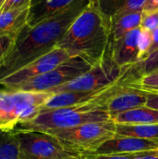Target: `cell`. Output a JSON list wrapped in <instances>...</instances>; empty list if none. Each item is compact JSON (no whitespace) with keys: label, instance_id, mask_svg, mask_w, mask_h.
<instances>
[{"label":"cell","instance_id":"cell-29","mask_svg":"<svg viewBox=\"0 0 158 159\" xmlns=\"http://www.w3.org/2000/svg\"><path fill=\"white\" fill-rule=\"evenodd\" d=\"M156 49H158V28L152 32V45H151V48L149 49L148 56L150 54H152L153 52H155Z\"/></svg>","mask_w":158,"mask_h":159},{"label":"cell","instance_id":"cell-34","mask_svg":"<svg viewBox=\"0 0 158 159\" xmlns=\"http://www.w3.org/2000/svg\"><path fill=\"white\" fill-rule=\"evenodd\" d=\"M157 153H158V151H157Z\"/></svg>","mask_w":158,"mask_h":159},{"label":"cell","instance_id":"cell-23","mask_svg":"<svg viewBox=\"0 0 158 159\" xmlns=\"http://www.w3.org/2000/svg\"><path fill=\"white\" fill-rule=\"evenodd\" d=\"M151 45H152V32L148 31V30L142 29L140 37H139L140 61H142L143 60H145L147 58Z\"/></svg>","mask_w":158,"mask_h":159},{"label":"cell","instance_id":"cell-5","mask_svg":"<svg viewBox=\"0 0 158 159\" xmlns=\"http://www.w3.org/2000/svg\"><path fill=\"white\" fill-rule=\"evenodd\" d=\"M66 147L83 155L91 154L115 135V122L111 120L83 124L51 134Z\"/></svg>","mask_w":158,"mask_h":159},{"label":"cell","instance_id":"cell-2","mask_svg":"<svg viewBox=\"0 0 158 159\" xmlns=\"http://www.w3.org/2000/svg\"><path fill=\"white\" fill-rule=\"evenodd\" d=\"M138 79L139 76L132 65L119 80L109 86L95 99L70 107L40 111L34 119L19 125L14 130H33L51 134L55 131L74 128L87 123L111 120L107 111L109 100L125 85Z\"/></svg>","mask_w":158,"mask_h":159},{"label":"cell","instance_id":"cell-15","mask_svg":"<svg viewBox=\"0 0 158 159\" xmlns=\"http://www.w3.org/2000/svg\"><path fill=\"white\" fill-rule=\"evenodd\" d=\"M107 88L96 91H64L55 93L45 102V104L41 107L40 111L70 107L89 102L100 96Z\"/></svg>","mask_w":158,"mask_h":159},{"label":"cell","instance_id":"cell-3","mask_svg":"<svg viewBox=\"0 0 158 159\" xmlns=\"http://www.w3.org/2000/svg\"><path fill=\"white\" fill-rule=\"evenodd\" d=\"M110 27L96 0H90L56 48L68 50L74 56H85L94 62L102 60L109 50Z\"/></svg>","mask_w":158,"mask_h":159},{"label":"cell","instance_id":"cell-8","mask_svg":"<svg viewBox=\"0 0 158 159\" xmlns=\"http://www.w3.org/2000/svg\"><path fill=\"white\" fill-rule=\"evenodd\" d=\"M95 63L85 56H74L53 70L22 83L14 90L48 92L85 74Z\"/></svg>","mask_w":158,"mask_h":159},{"label":"cell","instance_id":"cell-25","mask_svg":"<svg viewBox=\"0 0 158 159\" xmlns=\"http://www.w3.org/2000/svg\"><path fill=\"white\" fill-rule=\"evenodd\" d=\"M139 153L134 154H116V155H85V159H137Z\"/></svg>","mask_w":158,"mask_h":159},{"label":"cell","instance_id":"cell-10","mask_svg":"<svg viewBox=\"0 0 158 159\" xmlns=\"http://www.w3.org/2000/svg\"><path fill=\"white\" fill-rule=\"evenodd\" d=\"M149 151H158V140L115 135V137L102 143L91 155L136 154Z\"/></svg>","mask_w":158,"mask_h":159},{"label":"cell","instance_id":"cell-14","mask_svg":"<svg viewBox=\"0 0 158 159\" xmlns=\"http://www.w3.org/2000/svg\"><path fill=\"white\" fill-rule=\"evenodd\" d=\"M30 5L0 12V36L17 37L20 34L28 24Z\"/></svg>","mask_w":158,"mask_h":159},{"label":"cell","instance_id":"cell-12","mask_svg":"<svg viewBox=\"0 0 158 159\" xmlns=\"http://www.w3.org/2000/svg\"><path fill=\"white\" fill-rule=\"evenodd\" d=\"M135 81L125 85L108 102L107 111L113 120L121 113L144 106L147 102L148 92L133 85Z\"/></svg>","mask_w":158,"mask_h":159},{"label":"cell","instance_id":"cell-18","mask_svg":"<svg viewBox=\"0 0 158 159\" xmlns=\"http://www.w3.org/2000/svg\"><path fill=\"white\" fill-rule=\"evenodd\" d=\"M113 121L120 124H158V110L144 105L121 113Z\"/></svg>","mask_w":158,"mask_h":159},{"label":"cell","instance_id":"cell-27","mask_svg":"<svg viewBox=\"0 0 158 159\" xmlns=\"http://www.w3.org/2000/svg\"><path fill=\"white\" fill-rule=\"evenodd\" d=\"M32 0H5L4 4L0 8V12H4L7 10H10L13 8L21 7L26 5H30Z\"/></svg>","mask_w":158,"mask_h":159},{"label":"cell","instance_id":"cell-16","mask_svg":"<svg viewBox=\"0 0 158 159\" xmlns=\"http://www.w3.org/2000/svg\"><path fill=\"white\" fill-rule=\"evenodd\" d=\"M146 0H96L109 27L115 18L134 11H142Z\"/></svg>","mask_w":158,"mask_h":159},{"label":"cell","instance_id":"cell-17","mask_svg":"<svg viewBox=\"0 0 158 159\" xmlns=\"http://www.w3.org/2000/svg\"><path fill=\"white\" fill-rule=\"evenodd\" d=\"M142 11L129 12L121 15L112 20L110 26V45L120 39L129 32L141 27Z\"/></svg>","mask_w":158,"mask_h":159},{"label":"cell","instance_id":"cell-13","mask_svg":"<svg viewBox=\"0 0 158 159\" xmlns=\"http://www.w3.org/2000/svg\"><path fill=\"white\" fill-rule=\"evenodd\" d=\"M81 0H32L28 15V26L49 19L71 7Z\"/></svg>","mask_w":158,"mask_h":159},{"label":"cell","instance_id":"cell-4","mask_svg":"<svg viewBox=\"0 0 158 159\" xmlns=\"http://www.w3.org/2000/svg\"><path fill=\"white\" fill-rule=\"evenodd\" d=\"M52 95L50 92L0 89V129L13 131L19 125L34 119Z\"/></svg>","mask_w":158,"mask_h":159},{"label":"cell","instance_id":"cell-6","mask_svg":"<svg viewBox=\"0 0 158 159\" xmlns=\"http://www.w3.org/2000/svg\"><path fill=\"white\" fill-rule=\"evenodd\" d=\"M18 138L20 159H75L85 155L62 144L57 138L33 130H13Z\"/></svg>","mask_w":158,"mask_h":159},{"label":"cell","instance_id":"cell-19","mask_svg":"<svg viewBox=\"0 0 158 159\" xmlns=\"http://www.w3.org/2000/svg\"><path fill=\"white\" fill-rule=\"evenodd\" d=\"M115 135L146 140H158V124L115 123Z\"/></svg>","mask_w":158,"mask_h":159},{"label":"cell","instance_id":"cell-30","mask_svg":"<svg viewBox=\"0 0 158 159\" xmlns=\"http://www.w3.org/2000/svg\"><path fill=\"white\" fill-rule=\"evenodd\" d=\"M158 9V0H146L142 11H154Z\"/></svg>","mask_w":158,"mask_h":159},{"label":"cell","instance_id":"cell-24","mask_svg":"<svg viewBox=\"0 0 158 159\" xmlns=\"http://www.w3.org/2000/svg\"><path fill=\"white\" fill-rule=\"evenodd\" d=\"M141 28L153 32L158 28V9L154 11H142Z\"/></svg>","mask_w":158,"mask_h":159},{"label":"cell","instance_id":"cell-21","mask_svg":"<svg viewBox=\"0 0 158 159\" xmlns=\"http://www.w3.org/2000/svg\"><path fill=\"white\" fill-rule=\"evenodd\" d=\"M134 69L140 78L144 75L158 71V49L150 54L145 60L134 64Z\"/></svg>","mask_w":158,"mask_h":159},{"label":"cell","instance_id":"cell-20","mask_svg":"<svg viewBox=\"0 0 158 159\" xmlns=\"http://www.w3.org/2000/svg\"><path fill=\"white\" fill-rule=\"evenodd\" d=\"M0 159H20L17 135L0 129Z\"/></svg>","mask_w":158,"mask_h":159},{"label":"cell","instance_id":"cell-26","mask_svg":"<svg viewBox=\"0 0 158 159\" xmlns=\"http://www.w3.org/2000/svg\"><path fill=\"white\" fill-rule=\"evenodd\" d=\"M16 38L17 37L0 36V63L7 55V53L10 51Z\"/></svg>","mask_w":158,"mask_h":159},{"label":"cell","instance_id":"cell-11","mask_svg":"<svg viewBox=\"0 0 158 159\" xmlns=\"http://www.w3.org/2000/svg\"><path fill=\"white\" fill-rule=\"evenodd\" d=\"M142 28H136L109 46L114 61L120 67L131 66L140 61L139 37Z\"/></svg>","mask_w":158,"mask_h":159},{"label":"cell","instance_id":"cell-22","mask_svg":"<svg viewBox=\"0 0 158 159\" xmlns=\"http://www.w3.org/2000/svg\"><path fill=\"white\" fill-rule=\"evenodd\" d=\"M133 85L146 92L158 93V71L142 75Z\"/></svg>","mask_w":158,"mask_h":159},{"label":"cell","instance_id":"cell-28","mask_svg":"<svg viewBox=\"0 0 158 159\" xmlns=\"http://www.w3.org/2000/svg\"><path fill=\"white\" fill-rule=\"evenodd\" d=\"M145 105L147 107H150V108L158 110V93L148 92L147 102H146V104Z\"/></svg>","mask_w":158,"mask_h":159},{"label":"cell","instance_id":"cell-33","mask_svg":"<svg viewBox=\"0 0 158 159\" xmlns=\"http://www.w3.org/2000/svg\"><path fill=\"white\" fill-rule=\"evenodd\" d=\"M75 159H85V156H84L83 157H81V158H75Z\"/></svg>","mask_w":158,"mask_h":159},{"label":"cell","instance_id":"cell-31","mask_svg":"<svg viewBox=\"0 0 158 159\" xmlns=\"http://www.w3.org/2000/svg\"><path fill=\"white\" fill-rule=\"evenodd\" d=\"M137 159H158L157 151H149V152L139 153Z\"/></svg>","mask_w":158,"mask_h":159},{"label":"cell","instance_id":"cell-32","mask_svg":"<svg viewBox=\"0 0 158 159\" xmlns=\"http://www.w3.org/2000/svg\"><path fill=\"white\" fill-rule=\"evenodd\" d=\"M4 2H5V0H0V8H1V7H2V5L4 4Z\"/></svg>","mask_w":158,"mask_h":159},{"label":"cell","instance_id":"cell-1","mask_svg":"<svg viewBox=\"0 0 158 159\" xmlns=\"http://www.w3.org/2000/svg\"><path fill=\"white\" fill-rule=\"evenodd\" d=\"M90 0H81L61 13L20 32L0 63V79L49 52L68 31Z\"/></svg>","mask_w":158,"mask_h":159},{"label":"cell","instance_id":"cell-7","mask_svg":"<svg viewBox=\"0 0 158 159\" xmlns=\"http://www.w3.org/2000/svg\"><path fill=\"white\" fill-rule=\"evenodd\" d=\"M132 66V65H131ZM131 66L120 67L111 57L108 50L105 57L96 62L90 70L74 80L51 89L50 93L64 91H96L103 89L119 80Z\"/></svg>","mask_w":158,"mask_h":159},{"label":"cell","instance_id":"cell-9","mask_svg":"<svg viewBox=\"0 0 158 159\" xmlns=\"http://www.w3.org/2000/svg\"><path fill=\"white\" fill-rule=\"evenodd\" d=\"M72 57L74 56L68 50L55 48L19 70L1 78L0 86L4 87V89H14L22 83L53 70Z\"/></svg>","mask_w":158,"mask_h":159}]
</instances>
